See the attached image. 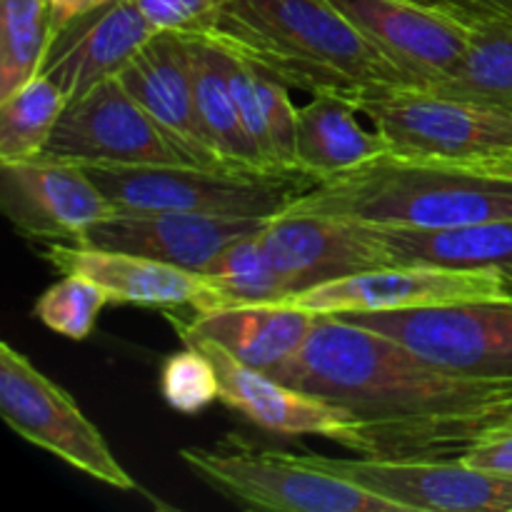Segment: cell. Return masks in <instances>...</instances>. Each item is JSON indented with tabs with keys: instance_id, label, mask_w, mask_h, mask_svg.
<instances>
[{
	"instance_id": "1",
	"label": "cell",
	"mask_w": 512,
	"mask_h": 512,
	"mask_svg": "<svg viewBox=\"0 0 512 512\" xmlns=\"http://www.w3.org/2000/svg\"><path fill=\"white\" fill-rule=\"evenodd\" d=\"M275 378L353 415L365 458L455 460L512 428V380L450 373L338 315H318Z\"/></svg>"
},
{
	"instance_id": "2",
	"label": "cell",
	"mask_w": 512,
	"mask_h": 512,
	"mask_svg": "<svg viewBox=\"0 0 512 512\" xmlns=\"http://www.w3.org/2000/svg\"><path fill=\"white\" fill-rule=\"evenodd\" d=\"M203 35L310 95L358 105L383 90L413 88L330 0H228Z\"/></svg>"
},
{
	"instance_id": "3",
	"label": "cell",
	"mask_w": 512,
	"mask_h": 512,
	"mask_svg": "<svg viewBox=\"0 0 512 512\" xmlns=\"http://www.w3.org/2000/svg\"><path fill=\"white\" fill-rule=\"evenodd\" d=\"M290 208L383 228H455L512 220V178L385 153L315 183Z\"/></svg>"
},
{
	"instance_id": "4",
	"label": "cell",
	"mask_w": 512,
	"mask_h": 512,
	"mask_svg": "<svg viewBox=\"0 0 512 512\" xmlns=\"http://www.w3.org/2000/svg\"><path fill=\"white\" fill-rule=\"evenodd\" d=\"M115 210L275 218L315 180L300 170L235 173L200 165H83Z\"/></svg>"
},
{
	"instance_id": "5",
	"label": "cell",
	"mask_w": 512,
	"mask_h": 512,
	"mask_svg": "<svg viewBox=\"0 0 512 512\" xmlns=\"http://www.w3.org/2000/svg\"><path fill=\"white\" fill-rule=\"evenodd\" d=\"M180 460L230 503L273 512H403L395 503L313 465L305 455L258 450L238 438L183 448Z\"/></svg>"
},
{
	"instance_id": "6",
	"label": "cell",
	"mask_w": 512,
	"mask_h": 512,
	"mask_svg": "<svg viewBox=\"0 0 512 512\" xmlns=\"http://www.w3.org/2000/svg\"><path fill=\"white\" fill-rule=\"evenodd\" d=\"M400 158L470 165L512 150V113L423 88H390L358 103Z\"/></svg>"
},
{
	"instance_id": "7",
	"label": "cell",
	"mask_w": 512,
	"mask_h": 512,
	"mask_svg": "<svg viewBox=\"0 0 512 512\" xmlns=\"http://www.w3.org/2000/svg\"><path fill=\"white\" fill-rule=\"evenodd\" d=\"M338 318L393 338L450 373L512 380V295Z\"/></svg>"
},
{
	"instance_id": "8",
	"label": "cell",
	"mask_w": 512,
	"mask_h": 512,
	"mask_svg": "<svg viewBox=\"0 0 512 512\" xmlns=\"http://www.w3.org/2000/svg\"><path fill=\"white\" fill-rule=\"evenodd\" d=\"M0 413L20 438L88 478L125 493L138 490L78 403L10 343L0 345Z\"/></svg>"
},
{
	"instance_id": "9",
	"label": "cell",
	"mask_w": 512,
	"mask_h": 512,
	"mask_svg": "<svg viewBox=\"0 0 512 512\" xmlns=\"http://www.w3.org/2000/svg\"><path fill=\"white\" fill-rule=\"evenodd\" d=\"M40 158L75 165L185 163L120 78L70 100Z\"/></svg>"
},
{
	"instance_id": "10",
	"label": "cell",
	"mask_w": 512,
	"mask_h": 512,
	"mask_svg": "<svg viewBox=\"0 0 512 512\" xmlns=\"http://www.w3.org/2000/svg\"><path fill=\"white\" fill-rule=\"evenodd\" d=\"M413 88L430 90L468 53L470 20L458 5L428 0H330Z\"/></svg>"
},
{
	"instance_id": "11",
	"label": "cell",
	"mask_w": 512,
	"mask_h": 512,
	"mask_svg": "<svg viewBox=\"0 0 512 512\" xmlns=\"http://www.w3.org/2000/svg\"><path fill=\"white\" fill-rule=\"evenodd\" d=\"M403 512H512V480L483 473L463 460H385L305 455Z\"/></svg>"
},
{
	"instance_id": "12",
	"label": "cell",
	"mask_w": 512,
	"mask_h": 512,
	"mask_svg": "<svg viewBox=\"0 0 512 512\" xmlns=\"http://www.w3.org/2000/svg\"><path fill=\"white\" fill-rule=\"evenodd\" d=\"M505 295H512V285L505 275L498 273L388 265V268H375L318 285L305 293L290 295L280 303L295 305L313 315H345L413 310L460 303V300L505 298Z\"/></svg>"
},
{
	"instance_id": "13",
	"label": "cell",
	"mask_w": 512,
	"mask_h": 512,
	"mask_svg": "<svg viewBox=\"0 0 512 512\" xmlns=\"http://www.w3.org/2000/svg\"><path fill=\"white\" fill-rule=\"evenodd\" d=\"M0 208L20 235L48 243H80L115 213L83 165L50 158L0 163Z\"/></svg>"
},
{
	"instance_id": "14",
	"label": "cell",
	"mask_w": 512,
	"mask_h": 512,
	"mask_svg": "<svg viewBox=\"0 0 512 512\" xmlns=\"http://www.w3.org/2000/svg\"><path fill=\"white\" fill-rule=\"evenodd\" d=\"M260 240L288 298L333 280L393 265L368 225L293 208L275 215Z\"/></svg>"
},
{
	"instance_id": "15",
	"label": "cell",
	"mask_w": 512,
	"mask_h": 512,
	"mask_svg": "<svg viewBox=\"0 0 512 512\" xmlns=\"http://www.w3.org/2000/svg\"><path fill=\"white\" fill-rule=\"evenodd\" d=\"M180 340L200 348L213 360L220 378V400L253 425L275 435H288V438L313 435V438L333 440L348 450H358L360 423L343 408L303 393L265 370L240 363L213 340Z\"/></svg>"
},
{
	"instance_id": "16",
	"label": "cell",
	"mask_w": 512,
	"mask_h": 512,
	"mask_svg": "<svg viewBox=\"0 0 512 512\" xmlns=\"http://www.w3.org/2000/svg\"><path fill=\"white\" fill-rule=\"evenodd\" d=\"M270 220L115 210L113 215L95 223L80 238V243L143 255V258L175 265L190 273H203L225 245L263 233Z\"/></svg>"
},
{
	"instance_id": "17",
	"label": "cell",
	"mask_w": 512,
	"mask_h": 512,
	"mask_svg": "<svg viewBox=\"0 0 512 512\" xmlns=\"http://www.w3.org/2000/svg\"><path fill=\"white\" fill-rule=\"evenodd\" d=\"M118 78L163 130L185 163L228 170L218 160L200 125L185 35L155 33Z\"/></svg>"
},
{
	"instance_id": "18",
	"label": "cell",
	"mask_w": 512,
	"mask_h": 512,
	"mask_svg": "<svg viewBox=\"0 0 512 512\" xmlns=\"http://www.w3.org/2000/svg\"><path fill=\"white\" fill-rule=\"evenodd\" d=\"M153 35L155 28L130 0H113L60 30L40 73L70 103L95 85L118 78Z\"/></svg>"
},
{
	"instance_id": "19",
	"label": "cell",
	"mask_w": 512,
	"mask_h": 512,
	"mask_svg": "<svg viewBox=\"0 0 512 512\" xmlns=\"http://www.w3.org/2000/svg\"><path fill=\"white\" fill-rule=\"evenodd\" d=\"M43 258L58 273H80L95 280L110 295V303L178 308L195 305L208 293L198 273L120 250L85 243H48Z\"/></svg>"
},
{
	"instance_id": "20",
	"label": "cell",
	"mask_w": 512,
	"mask_h": 512,
	"mask_svg": "<svg viewBox=\"0 0 512 512\" xmlns=\"http://www.w3.org/2000/svg\"><path fill=\"white\" fill-rule=\"evenodd\" d=\"M318 315L288 303L223 305L178 323L180 338H205L250 368L275 375L305 345Z\"/></svg>"
},
{
	"instance_id": "21",
	"label": "cell",
	"mask_w": 512,
	"mask_h": 512,
	"mask_svg": "<svg viewBox=\"0 0 512 512\" xmlns=\"http://www.w3.org/2000/svg\"><path fill=\"white\" fill-rule=\"evenodd\" d=\"M365 225V223H363ZM393 265L505 275L512 285V220L418 230L368 225Z\"/></svg>"
},
{
	"instance_id": "22",
	"label": "cell",
	"mask_w": 512,
	"mask_h": 512,
	"mask_svg": "<svg viewBox=\"0 0 512 512\" xmlns=\"http://www.w3.org/2000/svg\"><path fill=\"white\" fill-rule=\"evenodd\" d=\"M358 105L333 93L313 95L298 108L295 168L315 183L338 178L380 155L390 153L378 130L358 118Z\"/></svg>"
},
{
	"instance_id": "23",
	"label": "cell",
	"mask_w": 512,
	"mask_h": 512,
	"mask_svg": "<svg viewBox=\"0 0 512 512\" xmlns=\"http://www.w3.org/2000/svg\"><path fill=\"white\" fill-rule=\"evenodd\" d=\"M193 68L198 118L223 168L235 173H275L250 138L223 68V50L208 35H185Z\"/></svg>"
},
{
	"instance_id": "24",
	"label": "cell",
	"mask_w": 512,
	"mask_h": 512,
	"mask_svg": "<svg viewBox=\"0 0 512 512\" xmlns=\"http://www.w3.org/2000/svg\"><path fill=\"white\" fill-rule=\"evenodd\" d=\"M460 10L470 20L468 53L430 90L512 113V18L488 10Z\"/></svg>"
},
{
	"instance_id": "25",
	"label": "cell",
	"mask_w": 512,
	"mask_h": 512,
	"mask_svg": "<svg viewBox=\"0 0 512 512\" xmlns=\"http://www.w3.org/2000/svg\"><path fill=\"white\" fill-rule=\"evenodd\" d=\"M198 275L203 278L208 293L193 305L195 313L223 308V305L280 303L288 298L260 233L225 245L213 263Z\"/></svg>"
},
{
	"instance_id": "26",
	"label": "cell",
	"mask_w": 512,
	"mask_h": 512,
	"mask_svg": "<svg viewBox=\"0 0 512 512\" xmlns=\"http://www.w3.org/2000/svg\"><path fill=\"white\" fill-rule=\"evenodd\" d=\"M55 35L50 0H0V100L40 75Z\"/></svg>"
},
{
	"instance_id": "27",
	"label": "cell",
	"mask_w": 512,
	"mask_h": 512,
	"mask_svg": "<svg viewBox=\"0 0 512 512\" xmlns=\"http://www.w3.org/2000/svg\"><path fill=\"white\" fill-rule=\"evenodd\" d=\"M65 108L68 95L43 73L0 100V163L40 158Z\"/></svg>"
},
{
	"instance_id": "28",
	"label": "cell",
	"mask_w": 512,
	"mask_h": 512,
	"mask_svg": "<svg viewBox=\"0 0 512 512\" xmlns=\"http://www.w3.org/2000/svg\"><path fill=\"white\" fill-rule=\"evenodd\" d=\"M108 303L110 295L95 280L80 273H65L35 300L33 315L63 338L85 340Z\"/></svg>"
},
{
	"instance_id": "29",
	"label": "cell",
	"mask_w": 512,
	"mask_h": 512,
	"mask_svg": "<svg viewBox=\"0 0 512 512\" xmlns=\"http://www.w3.org/2000/svg\"><path fill=\"white\" fill-rule=\"evenodd\" d=\"M160 393L178 413H200L213 400H220V378L213 360L195 345L183 343V350L163 360Z\"/></svg>"
},
{
	"instance_id": "30",
	"label": "cell",
	"mask_w": 512,
	"mask_h": 512,
	"mask_svg": "<svg viewBox=\"0 0 512 512\" xmlns=\"http://www.w3.org/2000/svg\"><path fill=\"white\" fill-rule=\"evenodd\" d=\"M155 33L203 35L213 28L225 0H130Z\"/></svg>"
},
{
	"instance_id": "31",
	"label": "cell",
	"mask_w": 512,
	"mask_h": 512,
	"mask_svg": "<svg viewBox=\"0 0 512 512\" xmlns=\"http://www.w3.org/2000/svg\"><path fill=\"white\" fill-rule=\"evenodd\" d=\"M460 460L475 470L512 480V428L488 435Z\"/></svg>"
},
{
	"instance_id": "32",
	"label": "cell",
	"mask_w": 512,
	"mask_h": 512,
	"mask_svg": "<svg viewBox=\"0 0 512 512\" xmlns=\"http://www.w3.org/2000/svg\"><path fill=\"white\" fill-rule=\"evenodd\" d=\"M108 3H113V0H50V5H53L55 28H58V33H60L65 25H70L73 20H78L80 15L93 13V10L103 8V5H108Z\"/></svg>"
},
{
	"instance_id": "33",
	"label": "cell",
	"mask_w": 512,
	"mask_h": 512,
	"mask_svg": "<svg viewBox=\"0 0 512 512\" xmlns=\"http://www.w3.org/2000/svg\"><path fill=\"white\" fill-rule=\"evenodd\" d=\"M448 3L470 10H488V13H500L512 18V0H448Z\"/></svg>"
},
{
	"instance_id": "34",
	"label": "cell",
	"mask_w": 512,
	"mask_h": 512,
	"mask_svg": "<svg viewBox=\"0 0 512 512\" xmlns=\"http://www.w3.org/2000/svg\"><path fill=\"white\" fill-rule=\"evenodd\" d=\"M470 168L485 170V173L503 175V178H512V150L505 155H498V158L478 160V163H470Z\"/></svg>"
},
{
	"instance_id": "35",
	"label": "cell",
	"mask_w": 512,
	"mask_h": 512,
	"mask_svg": "<svg viewBox=\"0 0 512 512\" xmlns=\"http://www.w3.org/2000/svg\"><path fill=\"white\" fill-rule=\"evenodd\" d=\"M428 3H445V0H428Z\"/></svg>"
},
{
	"instance_id": "36",
	"label": "cell",
	"mask_w": 512,
	"mask_h": 512,
	"mask_svg": "<svg viewBox=\"0 0 512 512\" xmlns=\"http://www.w3.org/2000/svg\"><path fill=\"white\" fill-rule=\"evenodd\" d=\"M225 3H228V0H225Z\"/></svg>"
}]
</instances>
